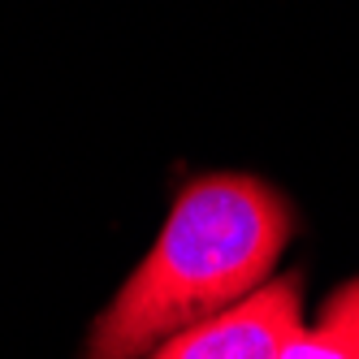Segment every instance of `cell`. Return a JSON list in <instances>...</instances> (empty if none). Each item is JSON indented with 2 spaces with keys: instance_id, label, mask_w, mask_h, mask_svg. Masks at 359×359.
Here are the masks:
<instances>
[{
  "instance_id": "1",
  "label": "cell",
  "mask_w": 359,
  "mask_h": 359,
  "mask_svg": "<svg viewBox=\"0 0 359 359\" xmlns=\"http://www.w3.org/2000/svg\"><path fill=\"white\" fill-rule=\"evenodd\" d=\"M290 238L294 212L273 182L251 173L191 177L151 251L95 316L83 359H147L165 338L260 290Z\"/></svg>"
},
{
  "instance_id": "4",
  "label": "cell",
  "mask_w": 359,
  "mask_h": 359,
  "mask_svg": "<svg viewBox=\"0 0 359 359\" xmlns=\"http://www.w3.org/2000/svg\"><path fill=\"white\" fill-rule=\"evenodd\" d=\"M320 325L338 329L342 338L355 346V355H359V277L342 281V286L325 299V307H320Z\"/></svg>"
},
{
  "instance_id": "3",
  "label": "cell",
  "mask_w": 359,
  "mask_h": 359,
  "mask_svg": "<svg viewBox=\"0 0 359 359\" xmlns=\"http://www.w3.org/2000/svg\"><path fill=\"white\" fill-rule=\"evenodd\" d=\"M281 359H359V355L338 329L316 320V325H303L294 338L281 346Z\"/></svg>"
},
{
  "instance_id": "2",
  "label": "cell",
  "mask_w": 359,
  "mask_h": 359,
  "mask_svg": "<svg viewBox=\"0 0 359 359\" xmlns=\"http://www.w3.org/2000/svg\"><path fill=\"white\" fill-rule=\"evenodd\" d=\"M303 329V277H269L243 303L165 338L147 359H281Z\"/></svg>"
}]
</instances>
